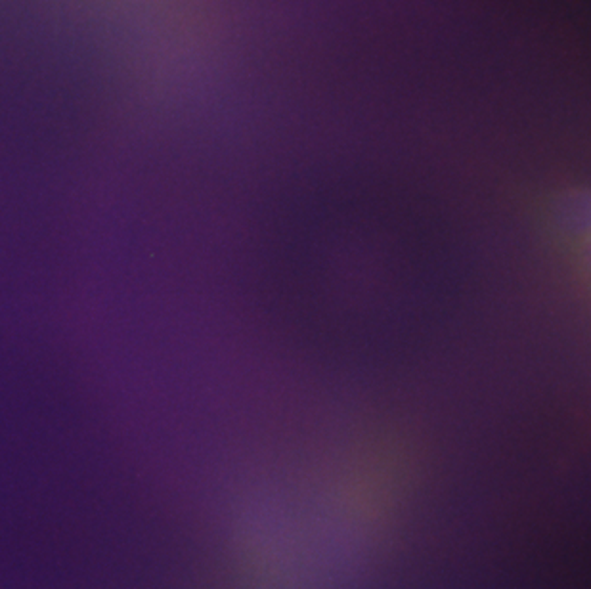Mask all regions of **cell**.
<instances>
[{
    "label": "cell",
    "mask_w": 591,
    "mask_h": 589,
    "mask_svg": "<svg viewBox=\"0 0 591 589\" xmlns=\"http://www.w3.org/2000/svg\"><path fill=\"white\" fill-rule=\"evenodd\" d=\"M549 226L569 247L591 239V187L559 195L549 208Z\"/></svg>",
    "instance_id": "6da1fadb"
},
{
    "label": "cell",
    "mask_w": 591,
    "mask_h": 589,
    "mask_svg": "<svg viewBox=\"0 0 591 589\" xmlns=\"http://www.w3.org/2000/svg\"><path fill=\"white\" fill-rule=\"evenodd\" d=\"M569 249L572 251L574 262L580 268V274L591 283V239L580 241L576 245H570Z\"/></svg>",
    "instance_id": "7a4b0ae2"
}]
</instances>
